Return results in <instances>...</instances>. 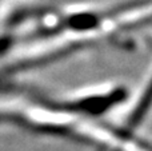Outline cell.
<instances>
[{
	"label": "cell",
	"instance_id": "6da1fadb",
	"mask_svg": "<svg viewBox=\"0 0 152 151\" xmlns=\"http://www.w3.org/2000/svg\"><path fill=\"white\" fill-rule=\"evenodd\" d=\"M0 114L15 115L29 123L37 126H47L52 128L68 130L76 133L77 135L86 136L92 141L107 143V146L120 151H137L136 143L131 141L115 135V133L108 128L96 125V122L83 118L80 115H75L72 112L61 111V110H52L37 104L27 103L26 100L19 98H3L0 99Z\"/></svg>",
	"mask_w": 152,
	"mask_h": 151
}]
</instances>
